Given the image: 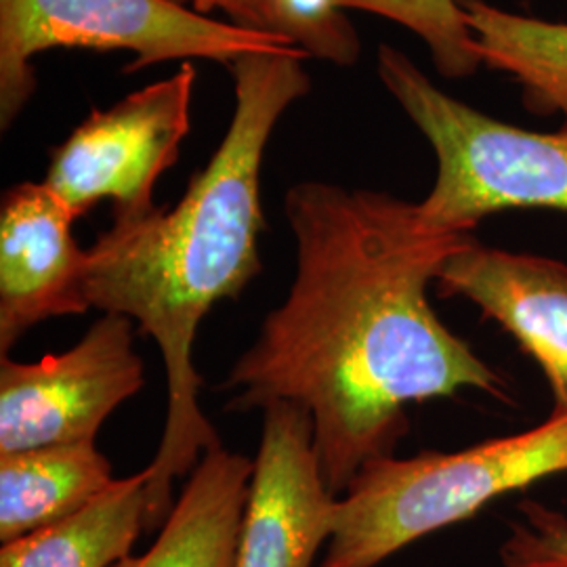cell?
<instances>
[{"mask_svg":"<svg viewBox=\"0 0 567 567\" xmlns=\"http://www.w3.org/2000/svg\"><path fill=\"white\" fill-rule=\"evenodd\" d=\"M51 49L133 51L126 72H137L171 60H215L229 68L246 53H288L299 47L171 0H0L2 131L37 91L34 55Z\"/></svg>","mask_w":567,"mask_h":567,"instance_id":"5","label":"cell"},{"mask_svg":"<svg viewBox=\"0 0 567 567\" xmlns=\"http://www.w3.org/2000/svg\"><path fill=\"white\" fill-rule=\"evenodd\" d=\"M557 475H567V412L458 452L379 458L339 498L322 567L381 566L496 498Z\"/></svg>","mask_w":567,"mask_h":567,"instance_id":"3","label":"cell"},{"mask_svg":"<svg viewBox=\"0 0 567 567\" xmlns=\"http://www.w3.org/2000/svg\"><path fill=\"white\" fill-rule=\"evenodd\" d=\"M74 215L44 183H18L0 206V353L41 322L81 316L86 250Z\"/></svg>","mask_w":567,"mask_h":567,"instance_id":"10","label":"cell"},{"mask_svg":"<svg viewBox=\"0 0 567 567\" xmlns=\"http://www.w3.org/2000/svg\"><path fill=\"white\" fill-rule=\"evenodd\" d=\"M482 65L522 86L529 112L567 122V23L527 18L487 0H458Z\"/></svg>","mask_w":567,"mask_h":567,"instance_id":"14","label":"cell"},{"mask_svg":"<svg viewBox=\"0 0 567 567\" xmlns=\"http://www.w3.org/2000/svg\"><path fill=\"white\" fill-rule=\"evenodd\" d=\"M116 482L95 442L0 454V543L58 524Z\"/></svg>","mask_w":567,"mask_h":567,"instance_id":"12","label":"cell"},{"mask_svg":"<svg viewBox=\"0 0 567 567\" xmlns=\"http://www.w3.org/2000/svg\"><path fill=\"white\" fill-rule=\"evenodd\" d=\"M377 72L437 156L423 203L426 224L475 234L487 217L517 208L567 213V122L538 133L454 100L400 49L379 47Z\"/></svg>","mask_w":567,"mask_h":567,"instance_id":"4","label":"cell"},{"mask_svg":"<svg viewBox=\"0 0 567 567\" xmlns=\"http://www.w3.org/2000/svg\"><path fill=\"white\" fill-rule=\"evenodd\" d=\"M145 466L116 480L93 503L58 524L0 548V567H114L131 557L143 529H154Z\"/></svg>","mask_w":567,"mask_h":567,"instance_id":"13","label":"cell"},{"mask_svg":"<svg viewBox=\"0 0 567 567\" xmlns=\"http://www.w3.org/2000/svg\"><path fill=\"white\" fill-rule=\"evenodd\" d=\"M435 286L442 299L463 297L480 309L482 320L508 332L540 368L550 414H566L567 264L473 238L447 259Z\"/></svg>","mask_w":567,"mask_h":567,"instance_id":"9","label":"cell"},{"mask_svg":"<svg viewBox=\"0 0 567 567\" xmlns=\"http://www.w3.org/2000/svg\"><path fill=\"white\" fill-rule=\"evenodd\" d=\"M198 79L194 63L124 97L112 110H93L53 150L44 185L79 221L102 200L114 203V221L154 213V185L179 161L192 121Z\"/></svg>","mask_w":567,"mask_h":567,"instance_id":"6","label":"cell"},{"mask_svg":"<svg viewBox=\"0 0 567 567\" xmlns=\"http://www.w3.org/2000/svg\"><path fill=\"white\" fill-rule=\"evenodd\" d=\"M524 522L501 547L505 567H567V519L538 503H524Z\"/></svg>","mask_w":567,"mask_h":567,"instance_id":"17","label":"cell"},{"mask_svg":"<svg viewBox=\"0 0 567 567\" xmlns=\"http://www.w3.org/2000/svg\"><path fill=\"white\" fill-rule=\"evenodd\" d=\"M177 4H192L196 13L210 18L215 11H224L229 21L257 32H269L267 0H171ZM271 34V32H269Z\"/></svg>","mask_w":567,"mask_h":567,"instance_id":"18","label":"cell"},{"mask_svg":"<svg viewBox=\"0 0 567 567\" xmlns=\"http://www.w3.org/2000/svg\"><path fill=\"white\" fill-rule=\"evenodd\" d=\"M269 32L284 37L309 58L351 68L362 42L343 16L339 0H267Z\"/></svg>","mask_w":567,"mask_h":567,"instance_id":"16","label":"cell"},{"mask_svg":"<svg viewBox=\"0 0 567 567\" xmlns=\"http://www.w3.org/2000/svg\"><path fill=\"white\" fill-rule=\"evenodd\" d=\"M309 55L246 53L229 65L236 112L210 163L192 177L173 210L156 208L114 225L86 248L84 295L103 313H121L152 337L168 381V414L156 458L147 466L154 526L163 527L173 482L192 473L221 442L198 402L203 379L194 343L204 316L238 299L261 271L265 229L261 166L274 126L305 97Z\"/></svg>","mask_w":567,"mask_h":567,"instance_id":"2","label":"cell"},{"mask_svg":"<svg viewBox=\"0 0 567 567\" xmlns=\"http://www.w3.org/2000/svg\"><path fill=\"white\" fill-rule=\"evenodd\" d=\"M284 210L295 280L229 370L225 410L303 408L339 496L365 465L395 454L410 433L408 405L466 389L508 402L503 374L429 301V286L475 234L426 224L419 203L334 183L292 185Z\"/></svg>","mask_w":567,"mask_h":567,"instance_id":"1","label":"cell"},{"mask_svg":"<svg viewBox=\"0 0 567 567\" xmlns=\"http://www.w3.org/2000/svg\"><path fill=\"white\" fill-rule=\"evenodd\" d=\"M339 4L398 21L419 34L446 79H465L482 65L458 0H339Z\"/></svg>","mask_w":567,"mask_h":567,"instance_id":"15","label":"cell"},{"mask_svg":"<svg viewBox=\"0 0 567 567\" xmlns=\"http://www.w3.org/2000/svg\"><path fill=\"white\" fill-rule=\"evenodd\" d=\"M252 471L244 454L206 452L156 543L114 567H236Z\"/></svg>","mask_w":567,"mask_h":567,"instance_id":"11","label":"cell"},{"mask_svg":"<svg viewBox=\"0 0 567 567\" xmlns=\"http://www.w3.org/2000/svg\"><path fill=\"white\" fill-rule=\"evenodd\" d=\"M337 503L311 416L288 402L267 405L236 567L313 566L334 532Z\"/></svg>","mask_w":567,"mask_h":567,"instance_id":"8","label":"cell"},{"mask_svg":"<svg viewBox=\"0 0 567 567\" xmlns=\"http://www.w3.org/2000/svg\"><path fill=\"white\" fill-rule=\"evenodd\" d=\"M145 385L135 322L103 313L79 344L39 362L0 360V454L95 442L105 419Z\"/></svg>","mask_w":567,"mask_h":567,"instance_id":"7","label":"cell"}]
</instances>
